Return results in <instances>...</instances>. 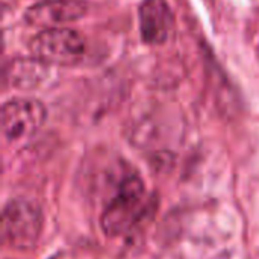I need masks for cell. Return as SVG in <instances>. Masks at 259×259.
<instances>
[{"mask_svg":"<svg viewBox=\"0 0 259 259\" xmlns=\"http://www.w3.org/2000/svg\"><path fill=\"white\" fill-rule=\"evenodd\" d=\"M146 211V188L143 181L126 176L109 205L105 208L100 225L108 237H120L129 232Z\"/></svg>","mask_w":259,"mask_h":259,"instance_id":"6da1fadb","label":"cell"},{"mask_svg":"<svg viewBox=\"0 0 259 259\" xmlns=\"http://www.w3.org/2000/svg\"><path fill=\"white\" fill-rule=\"evenodd\" d=\"M42 229V215L39 208L23 199L11 200L2 215L3 243L18 249L29 250L36 246Z\"/></svg>","mask_w":259,"mask_h":259,"instance_id":"7a4b0ae2","label":"cell"},{"mask_svg":"<svg viewBox=\"0 0 259 259\" xmlns=\"http://www.w3.org/2000/svg\"><path fill=\"white\" fill-rule=\"evenodd\" d=\"M30 52L44 64L73 65L82 59L85 42L80 33L70 27H52L42 29L32 38Z\"/></svg>","mask_w":259,"mask_h":259,"instance_id":"3957f363","label":"cell"},{"mask_svg":"<svg viewBox=\"0 0 259 259\" xmlns=\"http://www.w3.org/2000/svg\"><path fill=\"white\" fill-rule=\"evenodd\" d=\"M46 109L33 99H14L2 108V134L8 143L30 138L44 123Z\"/></svg>","mask_w":259,"mask_h":259,"instance_id":"277c9868","label":"cell"},{"mask_svg":"<svg viewBox=\"0 0 259 259\" xmlns=\"http://www.w3.org/2000/svg\"><path fill=\"white\" fill-rule=\"evenodd\" d=\"M138 20L141 38L150 46L165 42L175 26V15L167 0H143Z\"/></svg>","mask_w":259,"mask_h":259,"instance_id":"5b68a950","label":"cell"},{"mask_svg":"<svg viewBox=\"0 0 259 259\" xmlns=\"http://www.w3.org/2000/svg\"><path fill=\"white\" fill-rule=\"evenodd\" d=\"M87 11L82 0H42L30 6L24 15L27 24L52 29L80 18Z\"/></svg>","mask_w":259,"mask_h":259,"instance_id":"8992f818","label":"cell"}]
</instances>
